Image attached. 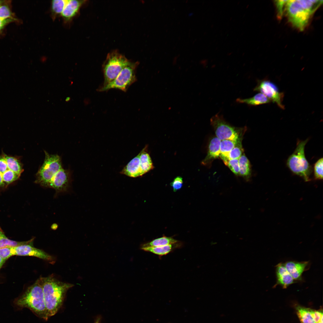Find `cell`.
I'll return each instance as SVG.
<instances>
[{"label":"cell","mask_w":323,"mask_h":323,"mask_svg":"<svg viewBox=\"0 0 323 323\" xmlns=\"http://www.w3.org/2000/svg\"><path fill=\"white\" fill-rule=\"evenodd\" d=\"M40 280L48 317L55 315L62 306L66 293L73 284L61 282L53 276L41 277Z\"/></svg>","instance_id":"6da1fadb"},{"label":"cell","mask_w":323,"mask_h":323,"mask_svg":"<svg viewBox=\"0 0 323 323\" xmlns=\"http://www.w3.org/2000/svg\"><path fill=\"white\" fill-rule=\"evenodd\" d=\"M20 307H27L39 317L47 320L48 318L43 293L39 279L28 288L16 301Z\"/></svg>","instance_id":"7a4b0ae2"},{"label":"cell","mask_w":323,"mask_h":323,"mask_svg":"<svg viewBox=\"0 0 323 323\" xmlns=\"http://www.w3.org/2000/svg\"><path fill=\"white\" fill-rule=\"evenodd\" d=\"M308 141L299 140L295 149L288 157L286 164L294 174L302 177L306 182L310 180V175L312 171L311 166L307 159L305 154V147Z\"/></svg>","instance_id":"3957f363"},{"label":"cell","mask_w":323,"mask_h":323,"mask_svg":"<svg viewBox=\"0 0 323 323\" xmlns=\"http://www.w3.org/2000/svg\"><path fill=\"white\" fill-rule=\"evenodd\" d=\"M289 21L300 31H303L308 24L312 14L300 2L299 0H287L284 13Z\"/></svg>","instance_id":"277c9868"},{"label":"cell","mask_w":323,"mask_h":323,"mask_svg":"<svg viewBox=\"0 0 323 323\" xmlns=\"http://www.w3.org/2000/svg\"><path fill=\"white\" fill-rule=\"evenodd\" d=\"M44 152V161L36 174L35 182L42 186L48 188L53 177L63 167L59 156L50 154L46 151Z\"/></svg>","instance_id":"5b68a950"},{"label":"cell","mask_w":323,"mask_h":323,"mask_svg":"<svg viewBox=\"0 0 323 323\" xmlns=\"http://www.w3.org/2000/svg\"><path fill=\"white\" fill-rule=\"evenodd\" d=\"M138 65V62L130 61L114 80L106 85L101 86L98 91L103 92L117 89L126 92L129 87L137 80L135 71Z\"/></svg>","instance_id":"8992f818"},{"label":"cell","mask_w":323,"mask_h":323,"mask_svg":"<svg viewBox=\"0 0 323 323\" xmlns=\"http://www.w3.org/2000/svg\"><path fill=\"white\" fill-rule=\"evenodd\" d=\"M130 61L117 51L108 54L102 65L104 86L114 80Z\"/></svg>","instance_id":"52a82bcc"},{"label":"cell","mask_w":323,"mask_h":323,"mask_svg":"<svg viewBox=\"0 0 323 323\" xmlns=\"http://www.w3.org/2000/svg\"><path fill=\"white\" fill-rule=\"evenodd\" d=\"M210 121L217 137L221 141L226 139L237 141L240 139L238 132L239 129L228 124L222 115L217 113L211 118Z\"/></svg>","instance_id":"ba28073f"},{"label":"cell","mask_w":323,"mask_h":323,"mask_svg":"<svg viewBox=\"0 0 323 323\" xmlns=\"http://www.w3.org/2000/svg\"><path fill=\"white\" fill-rule=\"evenodd\" d=\"M257 82L253 90L263 94L271 102L276 103L280 108L284 109V106L283 104L284 94L279 92L275 84L267 79L259 80Z\"/></svg>","instance_id":"9c48e42d"},{"label":"cell","mask_w":323,"mask_h":323,"mask_svg":"<svg viewBox=\"0 0 323 323\" xmlns=\"http://www.w3.org/2000/svg\"><path fill=\"white\" fill-rule=\"evenodd\" d=\"M34 239L25 242L23 244L12 247L13 255L35 257L47 261L50 263L55 262L54 258L41 249L35 247L33 245Z\"/></svg>","instance_id":"30bf717a"},{"label":"cell","mask_w":323,"mask_h":323,"mask_svg":"<svg viewBox=\"0 0 323 323\" xmlns=\"http://www.w3.org/2000/svg\"><path fill=\"white\" fill-rule=\"evenodd\" d=\"M70 180L69 172L62 168L53 177L48 188H53L57 192L65 191L69 187Z\"/></svg>","instance_id":"8fae6325"},{"label":"cell","mask_w":323,"mask_h":323,"mask_svg":"<svg viewBox=\"0 0 323 323\" xmlns=\"http://www.w3.org/2000/svg\"><path fill=\"white\" fill-rule=\"evenodd\" d=\"M308 261H288L284 263L287 270L295 281L302 280V275L309 265Z\"/></svg>","instance_id":"7c38bea8"},{"label":"cell","mask_w":323,"mask_h":323,"mask_svg":"<svg viewBox=\"0 0 323 323\" xmlns=\"http://www.w3.org/2000/svg\"><path fill=\"white\" fill-rule=\"evenodd\" d=\"M275 268L277 281L275 287L280 285L283 288L286 289L295 282V281L287 270L284 263H279Z\"/></svg>","instance_id":"4fadbf2b"},{"label":"cell","mask_w":323,"mask_h":323,"mask_svg":"<svg viewBox=\"0 0 323 323\" xmlns=\"http://www.w3.org/2000/svg\"><path fill=\"white\" fill-rule=\"evenodd\" d=\"M120 173L132 177H136L143 175L139 154L132 159L123 168Z\"/></svg>","instance_id":"5bb4252c"},{"label":"cell","mask_w":323,"mask_h":323,"mask_svg":"<svg viewBox=\"0 0 323 323\" xmlns=\"http://www.w3.org/2000/svg\"><path fill=\"white\" fill-rule=\"evenodd\" d=\"M85 1L84 0H67L61 14L65 21H69L75 16Z\"/></svg>","instance_id":"9a60e30c"},{"label":"cell","mask_w":323,"mask_h":323,"mask_svg":"<svg viewBox=\"0 0 323 323\" xmlns=\"http://www.w3.org/2000/svg\"><path fill=\"white\" fill-rule=\"evenodd\" d=\"M220 142L221 140L217 137L211 140L209 143L207 155L202 162L203 164H206L220 157Z\"/></svg>","instance_id":"2e32d148"},{"label":"cell","mask_w":323,"mask_h":323,"mask_svg":"<svg viewBox=\"0 0 323 323\" xmlns=\"http://www.w3.org/2000/svg\"><path fill=\"white\" fill-rule=\"evenodd\" d=\"M182 244L179 241L171 244L157 247H141V249L145 251L150 252L160 256L166 255L175 249L182 247Z\"/></svg>","instance_id":"e0dca14e"},{"label":"cell","mask_w":323,"mask_h":323,"mask_svg":"<svg viewBox=\"0 0 323 323\" xmlns=\"http://www.w3.org/2000/svg\"><path fill=\"white\" fill-rule=\"evenodd\" d=\"M296 309L301 323H316L314 320V310L300 306H297Z\"/></svg>","instance_id":"ac0fdd59"},{"label":"cell","mask_w":323,"mask_h":323,"mask_svg":"<svg viewBox=\"0 0 323 323\" xmlns=\"http://www.w3.org/2000/svg\"><path fill=\"white\" fill-rule=\"evenodd\" d=\"M236 101L237 103H245L250 106H256L271 102L268 97L261 93H258L252 97L248 98H237Z\"/></svg>","instance_id":"d6986e66"},{"label":"cell","mask_w":323,"mask_h":323,"mask_svg":"<svg viewBox=\"0 0 323 323\" xmlns=\"http://www.w3.org/2000/svg\"><path fill=\"white\" fill-rule=\"evenodd\" d=\"M147 147H145L139 153L141 166L143 175L153 169V166L151 158L147 151Z\"/></svg>","instance_id":"ffe728a7"},{"label":"cell","mask_w":323,"mask_h":323,"mask_svg":"<svg viewBox=\"0 0 323 323\" xmlns=\"http://www.w3.org/2000/svg\"><path fill=\"white\" fill-rule=\"evenodd\" d=\"M239 175L246 180H248L251 176V170L249 161L243 154L238 159Z\"/></svg>","instance_id":"44dd1931"},{"label":"cell","mask_w":323,"mask_h":323,"mask_svg":"<svg viewBox=\"0 0 323 323\" xmlns=\"http://www.w3.org/2000/svg\"><path fill=\"white\" fill-rule=\"evenodd\" d=\"M179 242L171 237L163 236L142 245L141 247H157L176 243Z\"/></svg>","instance_id":"7402d4cb"},{"label":"cell","mask_w":323,"mask_h":323,"mask_svg":"<svg viewBox=\"0 0 323 323\" xmlns=\"http://www.w3.org/2000/svg\"><path fill=\"white\" fill-rule=\"evenodd\" d=\"M240 139L237 141L229 139L221 141L220 157L223 160L227 159L228 153L234 147Z\"/></svg>","instance_id":"603a6c76"},{"label":"cell","mask_w":323,"mask_h":323,"mask_svg":"<svg viewBox=\"0 0 323 323\" xmlns=\"http://www.w3.org/2000/svg\"><path fill=\"white\" fill-rule=\"evenodd\" d=\"M67 0H54L51 2V11L53 16L61 15Z\"/></svg>","instance_id":"cb8c5ba5"},{"label":"cell","mask_w":323,"mask_h":323,"mask_svg":"<svg viewBox=\"0 0 323 323\" xmlns=\"http://www.w3.org/2000/svg\"><path fill=\"white\" fill-rule=\"evenodd\" d=\"M243 152V150L240 139L228 153L227 159H239L242 155Z\"/></svg>","instance_id":"d4e9b609"},{"label":"cell","mask_w":323,"mask_h":323,"mask_svg":"<svg viewBox=\"0 0 323 323\" xmlns=\"http://www.w3.org/2000/svg\"><path fill=\"white\" fill-rule=\"evenodd\" d=\"M25 242H17L7 238L3 234L0 238V249L15 247L24 244Z\"/></svg>","instance_id":"484cf974"},{"label":"cell","mask_w":323,"mask_h":323,"mask_svg":"<svg viewBox=\"0 0 323 323\" xmlns=\"http://www.w3.org/2000/svg\"><path fill=\"white\" fill-rule=\"evenodd\" d=\"M223 161L234 174L239 175L238 159H226Z\"/></svg>","instance_id":"4316f807"},{"label":"cell","mask_w":323,"mask_h":323,"mask_svg":"<svg viewBox=\"0 0 323 323\" xmlns=\"http://www.w3.org/2000/svg\"><path fill=\"white\" fill-rule=\"evenodd\" d=\"M323 158L318 159L314 166V174L316 179H323Z\"/></svg>","instance_id":"83f0119b"},{"label":"cell","mask_w":323,"mask_h":323,"mask_svg":"<svg viewBox=\"0 0 323 323\" xmlns=\"http://www.w3.org/2000/svg\"><path fill=\"white\" fill-rule=\"evenodd\" d=\"M287 0H276L275 3L276 6L278 17L281 19L284 13L285 7Z\"/></svg>","instance_id":"f1b7e54d"},{"label":"cell","mask_w":323,"mask_h":323,"mask_svg":"<svg viewBox=\"0 0 323 323\" xmlns=\"http://www.w3.org/2000/svg\"><path fill=\"white\" fill-rule=\"evenodd\" d=\"M183 182V179L182 177L179 176L175 178L170 183V185L172 187L173 191L176 192L181 189L182 186Z\"/></svg>","instance_id":"f546056e"},{"label":"cell","mask_w":323,"mask_h":323,"mask_svg":"<svg viewBox=\"0 0 323 323\" xmlns=\"http://www.w3.org/2000/svg\"><path fill=\"white\" fill-rule=\"evenodd\" d=\"M11 15L9 7L6 5L0 6V18L2 19L10 18Z\"/></svg>","instance_id":"4dcf8cb0"},{"label":"cell","mask_w":323,"mask_h":323,"mask_svg":"<svg viewBox=\"0 0 323 323\" xmlns=\"http://www.w3.org/2000/svg\"><path fill=\"white\" fill-rule=\"evenodd\" d=\"M13 256L11 248H4L0 249V257L6 260Z\"/></svg>","instance_id":"1f68e13d"},{"label":"cell","mask_w":323,"mask_h":323,"mask_svg":"<svg viewBox=\"0 0 323 323\" xmlns=\"http://www.w3.org/2000/svg\"><path fill=\"white\" fill-rule=\"evenodd\" d=\"M12 19L9 18L7 19H2L0 18V31L4 27L10 22L12 21Z\"/></svg>","instance_id":"d6a6232c"},{"label":"cell","mask_w":323,"mask_h":323,"mask_svg":"<svg viewBox=\"0 0 323 323\" xmlns=\"http://www.w3.org/2000/svg\"><path fill=\"white\" fill-rule=\"evenodd\" d=\"M101 318L100 316H98L96 317L94 323H101Z\"/></svg>","instance_id":"836d02e7"},{"label":"cell","mask_w":323,"mask_h":323,"mask_svg":"<svg viewBox=\"0 0 323 323\" xmlns=\"http://www.w3.org/2000/svg\"><path fill=\"white\" fill-rule=\"evenodd\" d=\"M6 260L3 259L0 257V269Z\"/></svg>","instance_id":"e575fe53"},{"label":"cell","mask_w":323,"mask_h":323,"mask_svg":"<svg viewBox=\"0 0 323 323\" xmlns=\"http://www.w3.org/2000/svg\"><path fill=\"white\" fill-rule=\"evenodd\" d=\"M4 185L2 180V177L0 174V186H3Z\"/></svg>","instance_id":"d590c367"},{"label":"cell","mask_w":323,"mask_h":323,"mask_svg":"<svg viewBox=\"0 0 323 323\" xmlns=\"http://www.w3.org/2000/svg\"><path fill=\"white\" fill-rule=\"evenodd\" d=\"M70 99H71V98H70V97H67L66 98V99L65 100V101L67 102H68V101H70Z\"/></svg>","instance_id":"8d00e7d4"},{"label":"cell","mask_w":323,"mask_h":323,"mask_svg":"<svg viewBox=\"0 0 323 323\" xmlns=\"http://www.w3.org/2000/svg\"><path fill=\"white\" fill-rule=\"evenodd\" d=\"M3 234H3V232H2V230H1V229L0 228V238L1 237V236H2V235Z\"/></svg>","instance_id":"74e56055"},{"label":"cell","mask_w":323,"mask_h":323,"mask_svg":"<svg viewBox=\"0 0 323 323\" xmlns=\"http://www.w3.org/2000/svg\"><path fill=\"white\" fill-rule=\"evenodd\" d=\"M318 323H323V320H322L321 321Z\"/></svg>","instance_id":"f35d334b"},{"label":"cell","mask_w":323,"mask_h":323,"mask_svg":"<svg viewBox=\"0 0 323 323\" xmlns=\"http://www.w3.org/2000/svg\"></svg>","instance_id":"ab89813d"}]
</instances>
